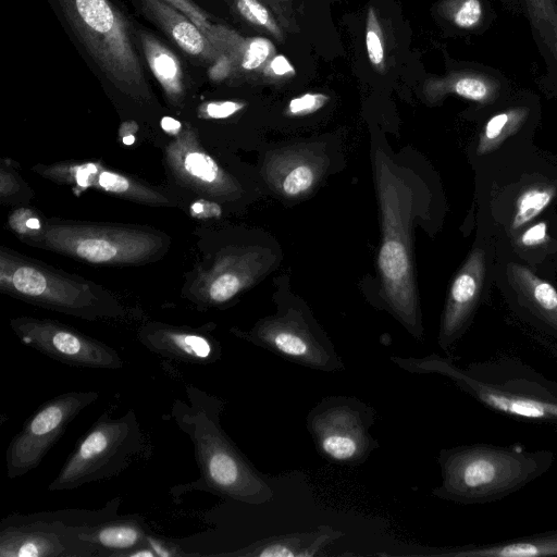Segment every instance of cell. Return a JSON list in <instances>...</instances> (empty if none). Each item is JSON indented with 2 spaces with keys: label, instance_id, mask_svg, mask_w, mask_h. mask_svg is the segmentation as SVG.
I'll list each match as a JSON object with an SVG mask.
<instances>
[{
  "label": "cell",
  "instance_id": "obj_1",
  "mask_svg": "<svg viewBox=\"0 0 557 557\" xmlns=\"http://www.w3.org/2000/svg\"><path fill=\"white\" fill-rule=\"evenodd\" d=\"M373 163L382 221L377 265L383 298L401 325L414 338L422 341L424 330L412 250L418 191L413 177L394 164L382 150L375 151Z\"/></svg>",
  "mask_w": 557,
  "mask_h": 557
},
{
  "label": "cell",
  "instance_id": "obj_2",
  "mask_svg": "<svg viewBox=\"0 0 557 557\" xmlns=\"http://www.w3.org/2000/svg\"><path fill=\"white\" fill-rule=\"evenodd\" d=\"M186 397L174 401L171 417L194 445L200 478L182 492L206 491L247 505L273 500L269 481L222 429L223 400L194 385H186Z\"/></svg>",
  "mask_w": 557,
  "mask_h": 557
},
{
  "label": "cell",
  "instance_id": "obj_3",
  "mask_svg": "<svg viewBox=\"0 0 557 557\" xmlns=\"http://www.w3.org/2000/svg\"><path fill=\"white\" fill-rule=\"evenodd\" d=\"M550 450H528L492 444L458 445L438 454L442 482L433 496L475 505L499 500L546 473L554 462Z\"/></svg>",
  "mask_w": 557,
  "mask_h": 557
},
{
  "label": "cell",
  "instance_id": "obj_4",
  "mask_svg": "<svg viewBox=\"0 0 557 557\" xmlns=\"http://www.w3.org/2000/svg\"><path fill=\"white\" fill-rule=\"evenodd\" d=\"M53 3L89 59L113 87L137 102L153 99L135 26L111 0H53Z\"/></svg>",
  "mask_w": 557,
  "mask_h": 557
},
{
  "label": "cell",
  "instance_id": "obj_5",
  "mask_svg": "<svg viewBox=\"0 0 557 557\" xmlns=\"http://www.w3.org/2000/svg\"><path fill=\"white\" fill-rule=\"evenodd\" d=\"M0 290L25 302L88 321L126 314L122 301L101 285L5 247L0 249Z\"/></svg>",
  "mask_w": 557,
  "mask_h": 557
},
{
  "label": "cell",
  "instance_id": "obj_6",
  "mask_svg": "<svg viewBox=\"0 0 557 557\" xmlns=\"http://www.w3.org/2000/svg\"><path fill=\"white\" fill-rule=\"evenodd\" d=\"M26 243L89 264L126 267L163 257L170 237L149 226L45 219Z\"/></svg>",
  "mask_w": 557,
  "mask_h": 557
},
{
  "label": "cell",
  "instance_id": "obj_7",
  "mask_svg": "<svg viewBox=\"0 0 557 557\" xmlns=\"http://www.w3.org/2000/svg\"><path fill=\"white\" fill-rule=\"evenodd\" d=\"M455 384L486 407L515 419L557 424V383L512 358L471 363Z\"/></svg>",
  "mask_w": 557,
  "mask_h": 557
},
{
  "label": "cell",
  "instance_id": "obj_8",
  "mask_svg": "<svg viewBox=\"0 0 557 557\" xmlns=\"http://www.w3.org/2000/svg\"><path fill=\"white\" fill-rule=\"evenodd\" d=\"M120 498L96 510L14 513L0 524L1 557H92L98 549L84 537L91 525L117 517Z\"/></svg>",
  "mask_w": 557,
  "mask_h": 557
},
{
  "label": "cell",
  "instance_id": "obj_9",
  "mask_svg": "<svg viewBox=\"0 0 557 557\" xmlns=\"http://www.w3.org/2000/svg\"><path fill=\"white\" fill-rule=\"evenodd\" d=\"M146 445L137 417L128 410L121 418L103 413L77 442L49 491H66L108 480L122 473Z\"/></svg>",
  "mask_w": 557,
  "mask_h": 557
},
{
  "label": "cell",
  "instance_id": "obj_10",
  "mask_svg": "<svg viewBox=\"0 0 557 557\" xmlns=\"http://www.w3.org/2000/svg\"><path fill=\"white\" fill-rule=\"evenodd\" d=\"M376 411L351 396L321 399L307 416V430L317 451L327 461L355 467L367 461L379 441L370 430Z\"/></svg>",
  "mask_w": 557,
  "mask_h": 557
},
{
  "label": "cell",
  "instance_id": "obj_11",
  "mask_svg": "<svg viewBox=\"0 0 557 557\" xmlns=\"http://www.w3.org/2000/svg\"><path fill=\"white\" fill-rule=\"evenodd\" d=\"M231 332L309 369L329 373L345 369L327 334L311 314L297 306L280 307L275 315L259 320L250 330L232 329Z\"/></svg>",
  "mask_w": 557,
  "mask_h": 557
},
{
  "label": "cell",
  "instance_id": "obj_12",
  "mask_svg": "<svg viewBox=\"0 0 557 557\" xmlns=\"http://www.w3.org/2000/svg\"><path fill=\"white\" fill-rule=\"evenodd\" d=\"M98 397L96 391H73L45 403L10 442L5 453L8 476L20 478L35 469L74 418Z\"/></svg>",
  "mask_w": 557,
  "mask_h": 557
},
{
  "label": "cell",
  "instance_id": "obj_13",
  "mask_svg": "<svg viewBox=\"0 0 557 557\" xmlns=\"http://www.w3.org/2000/svg\"><path fill=\"white\" fill-rule=\"evenodd\" d=\"M264 270L265 256L256 247H225L195 267L183 296L199 308L221 307L247 289Z\"/></svg>",
  "mask_w": 557,
  "mask_h": 557
},
{
  "label": "cell",
  "instance_id": "obj_14",
  "mask_svg": "<svg viewBox=\"0 0 557 557\" xmlns=\"http://www.w3.org/2000/svg\"><path fill=\"white\" fill-rule=\"evenodd\" d=\"M10 326L23 344L62 363L111 370L123 367L115 349L61 322L16 317Z\"/></svg>",
  "mask_w": 557,
  "mask_h": 557
},
{
  "label": "cell",
  "instance_id": "obj_15",
  "mask_svg": "<svg viewBox=\"0 0 557 557\" xmlns=\"http://www.w3.org/2000/svg\"><path fill=\"white\" fill-rule=\"evenodd\" d=\"M34 171L57 184L75 188H95L137 203L170 207L173 199L164 190L137 178L102 166L98 162H59L38 164Z\"/></svg>",
  "mask_w": 557,
  "mask_h": 557
},
{
  "label": "cell",
  "instance_id": "obj_16",
  "mask_svg": "<svg viewBox=\"0 0 557 557\" xmlns=\"http://www.w3.org/2000/svg\"><path fill=\"white\" fill-rule=\"evenodd\" d=\"M164 156L174 176L196 193L221 200L239 194L238 183L201 147L189 126L166 145Z\"/></svg>",
  "mask_w": 557,
  "mask_h": 557
},
{
  "label": "cell",
  "instance_id": "obj_17",
  "mask_svg": "<svg viewBox=\"0 0 557 557\" xmlns=\"http://www.w3.org/2000/svg\"><path fill=\"white\" fill-rule=\"evenodd\" d=\"M137 337L148 350L188 363L209 364L222 356L220 343L208 330L147 322L138 329Z\"/></svg>",
  "mask_w": 557,
  "mask_h": 557
},
{
  "label": "cell",
  "instance_id": "obj_18",
  "mask_svg": "<svg viewBox=\"0 0 557 557\" xmlns=\"http://www.w3.org/2000/svg\"><path fill=\"white\" fill-rule=\"evenodd\" d=\"M131 1L147 20L190 57L211 65L221 57V52L201 29L173 4L164 0Z\"/></svg>",
  "mask_w": 557,
  "mask_h": 557
},
{
  "label": "cell",
  "instance_id": "obj_19",
  "mask_svg": "<svg viewBox=\"0 0 557 557\" xmlns=\"http://www.w3.org/2000/svg\"><path fill=\"white\" fill-rule=\"evenodd\" d=\"M324 160L304 149L287 148L274 151L264 163L268 182L282 195L298 197L311 190L324 170Z\"/></svg>",
  "mask_w": 557,
  "mask_h": 557
},
{
  "label": "cell",
  "instance_id": "obj_20",
  "mask_svg": "<svg viewBox=\"0 0 557 557\" xmlns=\"http://www.w3.org/2000/svg\"><path fill=\"white\" fill-rule=\"evenodd\" d=\"M344 536V533L329 524L298 532L271 535L238 550L226 553L237 557H318Z\"/></svg>",
  "mask_w": 557,
  "mask_h": 557
},
{
  "label": "cell",
  "instance_id": "obj_21",
  "mask_svg": "<svg viewBox=\"0 0 557 557\" xmlns=\"http://www.w3.org/2000/svg\"><path fill=\"white\" fill-rule=\"evenodd\" d=\"M418 556L434 557H548L557 556V529L488 544L428 548Z\"/></svg>",
  "mask_w": 557,
  "mask_h": 557
},
{
  "label": "cell",
  "instance_id": "obj_22",
  "mask_svg": "<svg viewBox=\"0 0 557 557\" xmlns=\"http://www.w3.org/2000/svg\"><path fill=\"white\" fill-rule=\"evenodd\" d=\"M139 49L150 72L173 108H182L187 96L184 70L177 55L150 30L135 27Z\"/></svg>",
  "mask_w": 557,
  "mask_h": 557
},
{
  "label": "cell",
  "instance_id": "obj_23",
  "mask_svg": "<svg viewBox=\"0 0 557 557\" xmlns=\"http://www.w3.org/2000/svg\"><path fill=\"white\" fill-rule=\"evenodd\" d=\"M117 517L96 523L84 533L99 556L126 557L131 550L146 544L148 533L139 516Z\"/></svg>",
  "mask_w": 557,
  "mask_h": 557
},
{
  "label": "cell",
  "instance_id": "obj_24",
  "mask_svg": "<svg viewBox=\"0 0 557 557\" xmlns=\"http://www.w3.org/2000/svg\"><path fill=\"white\" fill-rule=\"evenodd\" d=\"M498 90L497 79L473 71H453L444 76L430 77L422 86L423 96L430 102L438 101L449 94L478 102H487L498 94Z\"/></svg>",
  "mask_w": 557,
  "mask_h": 557
},
{
  "label": "cell",
  "instance_id": "obj_25",
  "mask_svg": "<svg viewBox=\"0 0 557 557\" xmlns=\"http://www.w3.org/2000/svg\"><path fill=\"white\" fill-rule=\"evenodd\" d=\"M231 5L253 28L272 36L277 42L285 41L286 30L261 0H231Z\"/></svg>",
  "mask_w": 557,
  "mask_h": 557
},
{
  "label": "cell",
  "instance_id": "obj_26",
  "mask_svg": "<svg viewBox=\"0 0 557 557\" xmlns=\"http://www.w3.org/2000/svg\"><path fill=\"white\" fill-rule=\"evenodd\" d=\"M437 11L445 20L461 29H475L484 18L481 0H441Z\"/></svg>",
  "mask_w": 557,
  "mask_h": 557
},
{
  "label": "cell",
  "instance_id": "obj_27",
  "mask_svg": "<svg viewBox=\"0 0 557 557\" xmlns=\"http://www.w3.org/2000/svg\"><path fill=\"white\" fill-rule=\"evenodd\" d=\"M530 21L544 39L552 41L557 57V7L553 0H524Z\"/></svg>",
  "mask_w": 557,
  "mask_h": 557
},
{
  "label": "cell",
  "instance_id": "obj_28",
  "mask_svg": "<svg viewBox=\"0 0 557 557\" xmlns=\"http://www.w3.org/2000/svg\"><path fill=\"white\" fill-rule=\"evenodd\" d=\"M366 47L368 59L379 73L385 72V41L382 25L373 7H369L366 18Z\"/></svg>",
  "mask_w": 557,
  "mask_h": 557
},
{
  "label": "cell",
  "instance_id": "obj_29",
  "mask_svg": "<svg viewBox=\"0 0 557 557\" xmlns=\"http://www.w3.org/2000/svg\"><path fill=\"white\" fill-rule=\"evenodd\" d=\"M550 194L545 190L531 189L518 200V211L513 220V227H519L539 214L549 202Z\"/></svg>",
  "mask_w": 557,
  "mask_h": 557
},
{
  "label": "cell",
  "instance_id": "obj_30",
  "mask_svg": "<svg viewBox=\"0 0 557 557\" xmlns=\"http://www.w3.org/2000/svg\"><path fill=\"white\" fill-rule=\"evenodd\" d=\"M8 221L11 230L27 242L41 230L45 219L34 210L22 208L12 212Z\"/></svg>",
  "mask_w": 557,
  "mask_h": 557
},
{
  "label": "cell",
  "instance_id": "obj_31",
  "mask_svg": "<svg viewBox=\"0 0 557 557\" xmlns=\"http://www.w3.org/2000/svg\"><path fill=\"white\" fill-rule=\"evenodd\" d=\"M329 96L321 92H307L293 98L286 108L290 116H305L320 110L329 101Z\"/></svg>",
  "mask_w": 557,
  "mask_h": 557
},
{
  "label": "cell",
  "instance_id": "obj_32",
  "mask_svg": "<svg viewBox=\"0 0 557 557\" xmlns=\"http://www.w3.org/2000/svg\"><path fill=\"white\" fill-rule=\"evenodd\" d=\"M275 14L282 27L288 34H298L300 32L297 22L296 7L294 0H261Z\"/></svg>",
  "mask_w": 557,
  "mask_h": 557
},
{
  "label": "cell",
  "instance_id": "obj_33",
  "mask_svg": "<svg viewBox=\"0 0 557 557\" xmlns=\"http://www.w3.org/2000/svg\"><path fill=\"white\" fill-rule=\"evenodd\" d=\"M259 76L269 82H282L295 75V69L288 59L275 53L260 70Z\"/></svg>",
  "mask_w": 557,
  "mask_h": 557
},
{
  "label": "cell",
  "instance_id": "obj_34",
  "mask_svg": "<svg viewBox=\"0 0 557 557\" xmlns=\"http://www.w3.org/2000/svg\"><path fill=\"white\" fill-rule=\"evenodd\" d=\"M246 103L233 100L210 101L199 108V116L203 119H226L245 108Z\"/></svg>",
  "mask_w": 557,
  "mask_h": 557
},
{
  "label": "cell",
  "instance_id": "obj_35",
  "mask_svg": "<svg viewBox=\"0 0 557 557\" xmlns=\"http://www.w3.org/2000/svg\"><path fill=\"white\" fill-rule=\"evenodd\" d=\"M164 1H168L169 3H171L175 8H177L180 11H182L209 38L210 29H211L213 23L210 20L209 15L202 9H200L191 0H164Z\"/></svg>",
  "mask_w": 557,
  "mask_h": 557
},
{
  "label": "cell",
  "instance_id": "obj_36",
  "mask_svg": "<svg viewBox=\"0 0 557 557\" xmlns=\"http://www.w3.org/2000/svg\"><path fill=\"white\" fill-rule=\"evenodd\" d=\"M5 163L2 161V165L0 169V196L1 201L5 202L13 197H16L20 194L22 186L21 180L13 169L4 165Z\"/></svg>",
  "mask_w": 557,
  "mask_h": 557
},
{
  "label": "cell",
  "instance_id": "obj_37",
  "mask_svg": "<svg viewBox=\"0 0 557 557\" xmlns=\"http://www.w3.org/2000/svg\"><path fill=\"white\" fill-rule=\"evenodd\" d=\"M190 212L198 219H208L219 216L221 214V208L216 202L200 199L191 205Z\"/></svg>",
  "mask_w": 557,
  "mask_h": 557
},
{
  "label": "cell",
  "instance_id": "obj_38",
  "mask_svg": "<svg viewBox=\"0 0 557 557\" xmlns=\"http://www.w3.org/2000/svg\"><path fill=\"white\" fill-rule=\"evenodd\" d=\"M511 116L512 114L507 112L494 115L485 126V137L488 139L498 137Z\"/></svg>",
  "mask_w": 557,
  "mask_h": 557
},
{
  "label": "cell",
  "instance_id": "obj_39",
  "mask_svg": "<svg viewBox=\"0 0 557 557\" xmlns=\"http://www.w3.org/2000/svg\"><path fill=\"white\" fill-rule=\"evenodd\" d=\"M546 237V224L545 223H537L534 226L530 227L523 235H522V243L525 246H533L537 245L545 240Z\"/></svg>",
  "mask_w": 557,
  "mask_h": 557
},
{
  "label": "cell",
  "instance_id": "obj_40",
  "mask_svg": "<svg viewBox=\"0 0 557 557\" xmlns=\"http://www.w3.org/2000/svg\"><path fill=\"white\" fill-rule=\"evenodd\" d=\"M146 544L154 552L156 556L172 557L177 555V553L174 552V548L164 542L152 537L150 534L146 537Z\"/></svg>",
  "mask_w": 557,
  "mask_h": 557
},
{
  "label": "cell",
  "instance_id": "obj_41",
  "mask_svg": "<svg viewBox=\"0 0 557 557\" xmlns=\"http://www.w3.org/2000/svg\"><path fill=\"white\" fill-rule=\"evenodd\" d=\"M163 131L172 136H176L183 128V125L177 120L171 116H164L161 120Z\"/></svg>",
  "mask_w": 557,
  "mask_h": 557
},
{
  "label": "cell",
  "instance_id": "obj_42",
  "mask_svg": "<svg viewBox=\"0 0 557 557\" xmlns=\"http://www.w3.org/2000/svg\"><path fill=\"white\" fill-rule=\"evenodd\" d=\"M126 557H156V554L147 544H145L131 550Z\"/></svg>",
  "mask_w": 557,
  "mask_h": 557
},
{
  "label": "cell",
  "instance_id": "obj_43",
  "mask_svg": "<svg viewBox=\"0 0 557 557\" xmlns=\"http://www.w3.org/2000/svg\"><path fill=\"white\" fill-rule=\"evenodd\" d=\"M122 140L125 145H132L135 140V137L132 133H127L123 135Z\"/></svg>",
  "mask_w": 557,
  "mask_h": 557
},
{
  "label": "cell",
  "instance_id": "obj_44",
  "mask_svg": "<svg viewBox=\"0 0 557 557\" xmlns=\"http://www.w3.org/2000/svg\"><path fill=\"white\" fill-rule=\"evenodd\" d=\"M222 1H224V2H226V3H228V4H231V0H222Z\"/></svg>",
  "mask_w": 557,
  "mask_h": 557
}]
</instances>
